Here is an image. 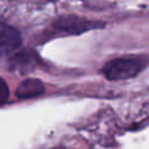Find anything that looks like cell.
<instances>
[{"instance_id": "1", "label": "cell", "mask_w": 149, "mask_h": 149, "mask_svg": "<svg viewBox=\"0 0 149 149\" xmlns=\"http://www.w3.org/2000/svg\"><path fill=\"white\" fill-rule=\"evenodd\" d=\"M144 68L146 63L139 58H115L104 66L102 72L109 80H126L136 77Z\"/></svg>"}, {"instance_id": "2", "label": "cell", "mask_w": 149, "mask_h": 149, "mask_svg": "<svg viewBox=\"0 0 149 149\" xmlns=\"http://www.w3.org/2000/svg\"><path fill=\"white\" fill-rule=\"evenodd\" d=\"M54 28L66 35H79L92 29H100L105 27V22L88 20L77 15H62L52 23Z\"/></svg>"}, {"instance_id": "3", "label": "cell", "mask_w": 149, "mask_h": 149, "mask_svg": "<svg viewBox=\"0 0 149 149\" xmlns=\"http://www.w3.org/2000/svg\"><path fill=\"white\" fill-rule=\"evenodd\" d=\"M21 45L20 33L12 26L0 24V51L2 56H8L16 51Z\"/></svg>"}, {"instance_id": "4", "label": "cell", "mask_w": 149, "mask_h": 149, "mask_svg": "<svg viewBox=\"0 0 149 149\" xmlns=\"http://www.w3.org/2000/svg\"><path fill=\"white\" fill-rule=\"evenodd\" d=\"M45 87L40 79L27 78L22 80L16 87V97L20 99H31L43 94Z\"/></svg>"}, {"instance_id": "5", "label": "cell", "mask_w": 149, "mask_h": 149, "mask_svg": "<svg viewBox=\"0 0 149 149\" xmlns=\"http://www.w3.org/2000/svg\"><path fill=\"white\" fill-rule=\"evenodd\" d=\"M9 98V88L6 84V81L3 79H1V84H0V102L3 106L5 104H7Z\"/></svg>"}, {"instance_id": "6", "label": "cell", "mask_w": 149, "mask_h": 149, "mask_svg": "<svg viewBox=\"0 0 149 149\" xmlns=\"http://www.w3.org/2000/svg\"><path fill=\"white\" fill-rule=\"evenodd\" d=\"M51 1H54V0H51Z\"/></svg>"}]
</instances>
